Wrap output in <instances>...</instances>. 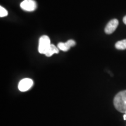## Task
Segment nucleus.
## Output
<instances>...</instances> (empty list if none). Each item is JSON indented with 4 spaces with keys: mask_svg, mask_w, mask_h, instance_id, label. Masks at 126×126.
<instances>
[{
    "mask_svg": "<svg viewBox=\"0 0 126 126\" xmlns=\"http://www.w3.org/2000/svg\"><path fill=\"white\" fill-rule=\"evenodd\" d=\"M113 104L114 108L119 112L126 113V90L121 91L115 96Z\"/></svg>",
    "mask_w": 126,
    "mask_h": 126,
    "instance_id": "f257e3e1",
    "label": "nucleus"
},
{
    "mask_svg": "<svg viewBox=\"0 0 126 126\" xmlns=\"http://www.w3.org/2000/svg\"><path fill=\"white\" fill-rule=\"evenodd\" d=\"M50 39L48 36H42L39 39L38 51L39 53L42 54H45L49 49L50 46Z\"/></svg>",
    "mask_w": 126,
    "mask_h": 126,
    "instance_id": "f03ea898",
    "label": "nucleus"
},
{
    "mask_svg": "<svg viewBox=\"0 0 126 126\" xmlns=\"http://www.w3.org/2000/svg\"><path fill=\"white\" fill-rule=\"evenodd\" d=\"M20 6L23 10L32 12L36 10L37 8V3L34 0H24L20 3Z\"/></svg>",
    "mask_w": 126,
    "mask_h": 126,
    "instance_id": "7ed1b4c3",
    "label": "nucleus"
},
{
    "mask_svg": "<svg viewBox=\"0 0 126 126\" xmlns=\"http://www.w3.org/2000/svg\"><path fill=\"white\" fill-rule=\"evenodd\" d=\"M33 84V82L30 78H24L19 82L18 89L21 92H26L31 89Z\"/></svg>",
    "mask_w": 126,
    "mask_h": 126,
    "instance_id": "20e7f679",
    "label": "nucleus"
},
{
    "mask_svg": "<svg viewBox=\"0 0 126 126\" xmlns=\"http://www.w3.org/2000/svg\"><path fill=\"white\" fill-rule=\"evenodd\" d=\"M119 25V20L117 19H113L109 22L105 29V32L106 34H110L113 33L117 29Z\"/></svg>",
    "mask_w": 126,
    "mask_h": 126,
    "instance_id": "39448f33",
    "label": "nucleus"
},
{
    "mask_svg": "<svg viewBox=\"0 0 126 126\" xmlns=\"http://www.w3.org/2000/svg\"><path fill=\"white\" fill-rule=\"evenodd\" d=\"M76 45V43L74 40H68L65 43H63V42H60L58 43L57 47L60 50H62L63 51H67L70 49L71 47L74 46Z\"/></svg>",
    "mask_w": 126,
    "mask_h": 126,
    "instance_id": "423d86ee",
    "label": "nucleus"
},
{
    "mask_svg": "<svg viewBox=\"0 0 126 126\" xmlns=\"http://www.w3.org/2000/svg\"><path fill=\"white\" fill-rule=\"evenodd\" d=\"M59 53V48H57V47L54 45H51L49 49L48 50V51H47V53H46L45 55L47 57H51L53 54H57V53Z\"/></svg>",
    "mask_w": 126,
    "mask_h": 126,
    "instance_id": "0eeeda50",
    "label": "nucleus"
},
{
    "mask_svg": "<svg viewBox=\"0 0 126 126\" xmlns=\"http://www.w3.org/2000/svg\"><path fill=\"white\" fill-rule=\"evenodd\" d=\"M115 47L118 50H126V39L118 41L115 44Z\"/></svg>",
    "mask_w": 126,
    "mask_h": 126,
    "instance_id": "6e6552de",
    "label": "nucleus"
},
{
    "mask_svg": "<svg viewBox=\"0 0 126 126\" xmlns=\"http://www.w3.org/2000/svg\"><path fill=\"white\" fill-rule=\"evenodd\" d=\"M8 11L4 8V7H2V6L0 7V17L1 18H3V17L7 16L8 15Z\"/></svg>",
    "mask_w": 126,
    "mask_h": 126,
    "instance_id": "1a4fd4ad",
    "label": "nucleus"
},
{
    "mask_svg": "<svg viewBox=\"0 0 126 126\" xmlns=\"http://www.w3.org/2000/svg\"><path fill=\"white\" fill-rule=\"evenodd\" d=\"M123 20V22L124 23V24L126 25V16H125L124 17Z\"/></svg>",
    "mask_w": 126,
    "mask_h": 126,
    "instance_id": "9d476101",
    "label": "nucleus"
},
{
    "mask_svg": "<svg viewBox=\"0 0 126 126\" xmlns=\"http://www.w3.org/2000/svg\"><path fill=\"white\" fill-rule=\"evenodd\" d=\"M123 118H124V120H126V114H124V115Z\"/></svg>",
    "mask_w": 126,
    "mask_h": 126,
    "instance_id": "9b49d317",
    "label": "nucleus"
},
{
    "mask_svg": "<svg viewBox=\"0 0 126 126\" xmlns=\"http://www.w3.org/2000/svg\"></svg>",
    "mask_w": 126,
    "mask_h": 126,
    "instance_id": "f8f14e48",
    "label": "nucleus"
}]
</instances>
